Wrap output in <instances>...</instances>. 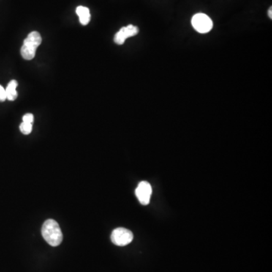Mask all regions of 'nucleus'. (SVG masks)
I'll use <instances>...</instances> for the list:
<instances>
[{"label": "nucleus", "mask_w": 272, "mask_h": 272, "mask_svg": "<svg viewBox=\"0 0 272 272\" xmlns=\"http://www.w3.org/2000/svg\"><path fill=\"white\" fill-rule=\"evenodd\" d=\"M193 28L200 34H207L211 31L213 27V20L210 17L203 13L196 14L191 20Z\"/></svg>", "instance_id": "nucleus-3"}, {"label": "nucleus", "mask_w": 272, "mask_h": 272, "mask_svg": "<svg viewBox=\"0 0 272 272\" xmlns=\"http://www.w3.org/2000/svg\"><path fill=\"white\" fill-rule=\"evenodd\" d=\"M110 238L113 243L117 246H124L132 241L133 234L124 228H118L113 231Z\"/></svg>", "instance_id": "nucleus-4"}, {"label": "nucleus", "mask_w": 272, "mask_h": 272, "mask_svg": "<svg viewBox=\"0 0 272 272\" xmlns=\"http://www.w3.org/2000/svg\"><path fill=\"white\" fill-rule=\"evenodd\" d=\"M34 115L32 114H27L25 116L23 117V122L25 123H31L33 124V122H34Z\"/></svg>", "instance_id": "nucleus-10"}, {"label": "nucleus", "mask_w": 272, "mask_h": 272, "mask_svg": "<svg viewBox=\"0 0 272 272\" xmlns=\"http://www.w3.org/2000/svg\"><path fill=\"white\" fill-rule=\"evenodd\" d=\"M42 42V37L39 33L33 31L28 35V37L24 41V45L20 50L21 56L25 60H32L36 55V49Z\"/></svg>", "instance_id": "nucleus-2"}, {"label": "nucleus", "mask_w": 272, "mask_h": 272, "mask_svg": "<svg viewBox=\"0 0 272 272\" xmlns=\"http://www.w3.org/2000/svg\"><path fill=\"white\" fill-rule=\"evenodd\" d=\"M76 12H77L82 25H87L89 23L91 15H90L89 9L88 8L85 7V6H78Z\"/></svg>", "instance_id": "nucleus-7"}, {"label": "nucleus", "mask_w": 272, "mask_h": 272, "mask_svg": "<svg viewBox=\"0 0 272 272\" xmlns=\"http://www.w3.org/2000/svg\"><path fill=\"white\" fill-rule=\"evenodd\" d=\"M152 188L148 182H141L135 189V195L142 205H148L151 200Z\"/></svg>", "instance_id": "nucleus-5"}, {"label": "nucleus", "mask_w": 272, "mask_h": 272, "mask_svg": "<svg viewBox=\"0 0 272 272\" xmlns=\"http://www.w3.org/2000/svg\"><path fill=\"white\" fill-rule=\"evenodd\" d=\"M32 124H31V123L22 122L21 124L20 125V130L25 135H29L31 131H32Z\"/></svg>", "instance_id": "nucleus-9"}, {"label": "nucleus", "mask_w": 272, "mask_h": 272, "mask_svg": "<svg viewBox=\"0 0 272 272\" xmlns=\"http://www.w3.org/2000/svg\"><path fill=\"white\" fill-rule=\"evenodd\" d=\"M271 12H272V9H271V7L270 8V9L269 10H268V16H269L270 18H272V14H271Z\"/></svg>", "instance_id": "nucleus-12"}, {"label": "nucleus", "mask_w": 272, "mask_h": 272, "mask_svg": "<svg viewBox=\"0 0 272 272\" xmlns=\"http://www.w3.org/2000/svg\"><path fill=\"white\" fill-rule=\"evenodd\" d=\"M7 99L6 98V89L0 85V102H4Z\"/></svg>", "instance_id": "nucleus-11"}, {"label": "nucleus", "mask_w": 272, "mask_h": 272, "mask_svg": "<svg viewBox=\"0 0 272 272\" xmlns=\"http://www.w3.org/2000/svg\"><path fill=\"white\" fill-rule=\"evenodd\" d=\"M139 28L132 25L122 28L119 32L117 33L115 36V43L123 45L128 38L132 37L139 34Z\"/></svg>", "instance_id": "nucleus-6"}, {"label": "nucleus", "mask_w": 272, "mask_h": 272, "mask_svg": "<svg viewBox=\"0 0 272 272\" xmlns=\"http://www.w3.org/2000/svg\"><path fill=\"white\" fill-rule=\"evenodd\" d=\"M17 82L16 80H12L6 88V98L8 100L15 101L17 97Z\"/></svg>", "instance_id": "nucleus-8"}, {"label": "nucleus", "mask_w": 272, "mask_h": 272, "mask_svg": "<svg viewBox=\"0 0 272 272\" xmlns=\"http://www.w3.org/2000/svg\"><path fill=\"white\" fill-rule=\"evenodd\" d=\"M42 235L46 241L52 246H58L62 242L63 235L61 228L53 219H48L42 224Z\"/></svg>", "instance_id": "nucleus-1"}]
</instances>
